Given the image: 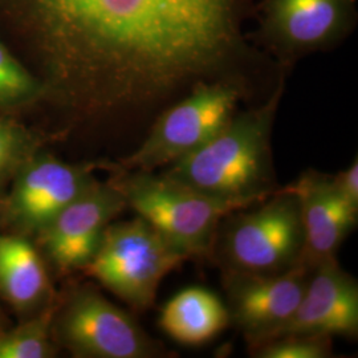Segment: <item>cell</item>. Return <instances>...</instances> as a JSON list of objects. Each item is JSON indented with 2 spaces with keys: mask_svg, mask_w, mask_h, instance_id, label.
Segmentation results:
<instances>
[{
  "mask_svg": "<svg viewBox=\"0 0 358 358\" xmlns=\"http://www.w3.org/2000/svg\"><path fill=\"white\" fill-rule=\"evenodd\" d=\"M332 183L337 194L352 208L358 211V159L350 162V165L332 176Z\"/></svg>",
  "mask_w": 358,
  "mask_h": 358,
  "instance_id": "ffe728a7",
  "label": "cell"
},
{
  "mask_svg": "<svg viewBox=\"0 0 358 358\" xmlns=\"http://www.w3.org/2000/svg\"><path fill=\"white\" fill-rule=\"evenodd\" d=\"M158 324L171 340L185 346L205 345L230 325L226 303L203 287H189L162 308Z\"/></svg>",
  "mask_w": 358,
  "mask_h": 358,
  "instance_id": "5bb4252c",
  "label": "cell"
},
{
  "mask_svg": "<svg viewBox=\"0 0 358 358\" xmlns=\"http://www.w3.org/2000/svg\"><path fill=\"white\" fill-rule=\"evenodd\" d=\"M51 294L50 276L38 248L24 235L0 234V294L17 312L43 307Z\"/></svg>",
  "mask_w": 358,
  "mask_h": 358,
  "instance_id": "9a60e30c",
  "label": "cell"
},
{
  "mask_svg": "<svg viewBox=\"0 0 358 358\" xmlns=\"http://www.w3.org/2000/svg\"><path fill=\"white\" fill-rule=\"evenodd\" d=\"M239 0H0L47 99L88 115L143 106L220 76Z\"/></svg>",
  "mask_w": 358,
  "mask_h": 358,
  "instance_id": "6da1fadb",
  "label": "cell"
},
{
  "mask_svg": "<svg viewBox=\"0 0 358 358\" xmlns=\"http://www.w3.org/2000/svg\"><path fill=\"white\" fill-rule=\"evenodd\" d=\"M241 99L239 84L227 77L196 84L161 113L141 146L120 167L155 171L194 153L230 122Z\"/></svg>",
  "mask_w": 358,
  "mask_h": 358,
  "instance_id": "8992f818",
  "label": "cell"
},
{
  "mask_svg": "<svg viewBox=\"0 0 358 358\" xmlns=\"http://www.w3.org/2000/svg\"><path fill=\"white\" fill-rule=\"evenodd\" d=\"M110 182L122 194L127 207L189 259L211 257L220 222L248 207L206 195L162 173L120 167Z\"/></svg>",
  "mask_w": 358,
  "mask_h": 358,
  "instance_id": "3957f363",
  "label": "cell"
},
{
  "mask_svg": "<svg viewBox=\"0 0 358 358\" xmlns=\"http://www.w3.org/2000/svg\"><path fill=\"white\" fill-rule=\"evenodd\" d=\"M312 267L301 260L291 268L271 273L223 269L230 324L243 333L248 345L272 337L292 317Z\"/></svg>",
  "mask_w": 358,
  "mask_h": 358,
  "instance_id": "9c48e42d",
  "label": "cell"
},
{
  "mask_svg": "<svg viewBox=\"0 0 358 358\" xmlns=\"http://www.w3.org/2000/svg\"><path fill=\"white\" fill-rule=\"evenodd\" d=\"M332 337L315 334H287L250 344L256 358H329L333 356Z\"/></svg>",
  "mask_w": 358,
  "mask_h": 358,
  "instance_id": "ac0fdd59",
  "label": "cell"
},
{
  "mask_svg": "<svg viewBox=\"0 0 358 358\" xmlns=\"http://www.w3.org/2000/svg\"><path fill=\"white\" fill-rule=\"evenodd\" d=\"M53 317L55 310L45 309L13 331L0 332V358L52 357Z\"/></svg>",
  "mask_w": 358,
  "mask_h": 358,
  "instance_id": "e0dca14e",
  "label": "cell"
},
{
  "mask_svg": "<svg viewBox=\"0 0 358 358\" xmlns=\"http://www.w3.org/2000/svg\"><path fill=\"white\" fill-rule=\"evenodd\" d=\"M38 150V141L28 129L0 115V187Z\"/></svg>",
  "mask_w": 358,
  "mask_h": 358,
  "instance_id": "d6986e66",
  "label": "cell"
},
{
  "mask_svg": "<svg viewBox=\"0 0 358 358\" xmlns=\"http://www.w3.org/2000/svg\"><path fill=\"white\" fill-rule=\"evenodd\" d=\"M282 189L294 195L299 203L304 231L303 260L315 266L337 257L340 247L357 226L358 211L337 194L332 176L308 170Z\"/></svg>",
  "mask_w": 358,
  "mask_h": 358,
  "instance_id": "7c38bea8",
  "label": "cell"
},
{
  "mask_svg": "<svg viewBox=\"0 0 358 358\" xmlns=\"http://www.w3.org/2000/svg\"><path fill=\"white\" fill-rule=\"evenodd\" d=\"M96 164H68L38 149L15 174L3 203L4 222L19 235H36L94 182Z\"/></svg>",
  "mask_w": 358,
  "mask_h": 358,
  "instance_id": "ba28073f",
  "label": "cell"
},
{
  "mask_svg": "<svg viewBox=\"0 0 358 358\" xmlns=\"http://www.w3.org/2000/svg\"><path fill=\"white\" fill-rule=\"evenodd\" d=\"M282 83L263 105L235 115L202 148L164 169L192 189L244 206L257 205L280 187L272 159V128Z\"/></svg>",
  "mask_w": 358,
  "mask_h": 358,
  "instance_id": "7a4b0ae2",
  "label": "cell"
},
{
  "mask_svg": "<svg viewBox=\"0 0 358 358\" xmlns=\"http://www.w3.org/2000/svg\"><path fill=\"white\" fill-rule=\"evenodd\" d=\"M189 257L142 217L110 222L87 273L129 307L146 310L162 280Z\"/></svg>",
  "mask_w": 358,
  "mask_h": 358,
  "instance_id": "5b68a950",
  "label": "cell"
},
{
  "mask_svg": "<svg viewBox=\"0 0 358 358\" xmlns=\"http://www.w3.org/2000/svg\"><path fill=\"white\" fill-rule=\"evenodd\" d=\"M247 208L231 213L217 227L211 256L222 269L271 273L303 260L304 231L294 195L280 187Z\"/></svg>",
  "mask_w": 358,
  "mask_h": 358,
  "instance_id": "277c9868",
  "label": "cell"
},
{
  "mask_svg": "<svg viewBox=\"0 0 358 358\" xmlns=\"http://www.w3.org/2000/svg\"><path fill=\"white\" fill-rule=\"evenodd\" d=\"M53 329L76 357L155 358L166 353L129 313L90 287L68 296L53 317Z\"/></svg>",
  "mask_w": 358,
  "mask_h": 358,
  "instance_id": "52a82bcc",
  "label": "cell"
},
{
  "mask_svg": "<svg viewBox=\"0 0 358 358\" xmlns=\"http://www.w3.org/2000/svg\"><path fill=\"white\" fill-rule=\"evenodd\" d=\"M47 99L40 77L34 75L0 38V112L13 113Z\"/></svg>",
  "mask_w": 358,
  "mask_h": 358,
  "instance_id": "2e32d148",
  "label": "cell"
},
{
  "mask_svg": "<svg viewBox=\"0 0 358 358\" xmlns=\"http://www.w3.org/2000/svg\"><path fill=\"white\" fill-rule=\"evenodd\" d=\"M287 334L357 337V282L341 268L337 257L322 260L312 267L299 307L269 338Z\"/></svg>",
  "mask_w": 358,
  "mask_h": 358,
  "instance_id": "8fae6325",
  "label": "cell"
},
{
  "mask_svg": "<svg viewBox=\"0 0 358 358\" xmlns=\"http://www.w3.org/2000/svg\"><path fill=\"white\" fill-rule=\"evenodd\" d=\"M350 6L352 0H268L267 34L287 55L319 50L345 29Z\"/></svg>",
  "mask_w": 358,
  "mask_h": 358,
  "instance_id": "4fadbf2b",
  "label": "cell"
},
{
  "mask_svg": "<svg viewBox=\"0 0 358 358\" xmlns=\"http://www.w3.org/2000/svg\"><path fill=\"white\" fill-rule=\"evenodd\" d=\"M127 208L115 185L94 182L38 234L52 266L62 273L84 269L101 242L103 231Z\"/></svg>",
  "mask_w": 358,
  "mask_h": 358,
  "instance_id": "30bf717a",
  "label": "cell"
}]
</instances>
